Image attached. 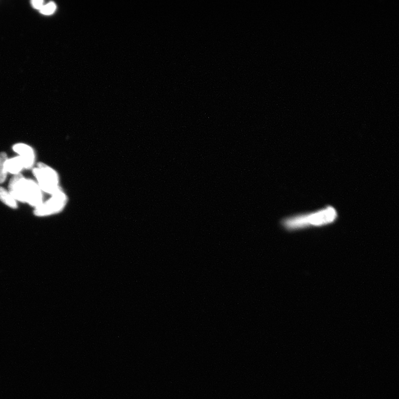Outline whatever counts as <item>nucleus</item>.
<instances>
[{"mask_svg": "<svg viewBox=\"0 0 399 399\" xmlns=\"http://www.w3.org/2000/svg\"><path fill=\"white\" fill-rule=\"evenodd\" d=\"M337 218L336 210L331 206L309 214L294 216L285 219L282 225L289 231L310 226L321 227L335 222Z\"/></svg>", "mask_w": 399, "mask_h": 399, "instance_id": "obj_1", "label": "nucleus"}, {"mask_svg": "<svg viewBox=\"0 0 399 399\" xmlns=\"http://www.w3.org/2000/svg\"><path fill=\"white\" fill-rule=\"evenodd\" d=\"M32 171L42 191L52 195L60 188L57 172L47 164L39 163Z\"/></svg>", "mask_w": 399, "mask_h": 399, "instance_id": "obj_2", "label": "nucleus"}, {"mask_svg": "<svg viewBox=\"0 0 399 399\" xmlns=\"http://www.w3.org/2000/svg\"><path fill=\"white\" fill-rule=\"evenodd\" d=\"M67 203V195L62 189L60 188L52 195L49 200L44 201L43 203L35 208L34 213L38 217H49L61 212Z\"/></svg>", "mask_w": 399, "mask_h": 399, "instance_id": "obj_3", "label": "nucleus"}, {"mask_svg": "<svg viewBox=\"0 0 399 399\" xmlns=\"http://www.w3.org/2000/svg\"><path fill=\"white\" fill-rule=\"evenodd\" d=\"M28 179L21 173L13 175L8 184V191L17 201L26 203Z\"/></svg>", "mask_w": 399, "mask_h": 399, "instance_id": "obj_4", "label": "nucleus"}, {"mask_svg": "<svg viewBox=\"0 0 399 399\" xmlns=\"http://www.w3.org/2000/svg\"><path fill=\"white\" fill-rule=\"evenodd\" d=\"M12 149L22 159L25 170H30L34 167L36 161V154L35 150L32 147L24 143H17L13 145Z\"/></svg>", "mask_w": 399, "mask_h": 399, "instance_id": "obj_5", "label": "nucleus"}, {"mask_svg": "<svg viewBox=\"0 0 399 399\" xmlns=\"http://www.w3.org/2000/svg\"><path fill=\"white\" fill-rule=\"evenodd\" d=\"M43 203V191L37 182L34 180L28 179L27 204L35 209Z\"/></svg>", "mask_w": 399, "mask_h": 399, "instance_id": "obj_6", "label": "nucleus"}, {"mask_svg": "<svg viewBox=\"0 0 399 399\" xmlns=\"http://www.w3.org/2000/svg\"><path fill=\"white\" fill-rule=\"evenodd\" d=\"M5 166L7 172L13 175L19 174L23 170H25L24 164L19 156L8 158Z\"/></svg>", "mask_w": 399, "mask_h": 399, "instance_id": "obj_7", "label": "nucleus"}, {"mask_svg": "<svg viewBox=\"0 0 399 399\" xmlns=\"http://www.w3.org/2000/svg\"><path fill=\"white\" fill-rule=\"evenodd\" d=\"M0 201L11 209H16L18 208L17 201L14 199L10 192L1 186H0Z\"/></svg>", "mask_w": 399, "mask_h": 399, "instance_id": "obj_8", "label": "nucleus"}, {"mask_svg": "<svg viewBox=\"0 0 399 399\" xmlns=\"http://www.w3.org/2000/svg\"><path fill=\"white\" fill-rule=\"evenodd\" d=\"M8 159L6 153H0V184H2L7 179L8 172L6 169V162Z\"/></svg>", "mask_w": 399, "mask_h": 399, "instance_id": "obj_9", "label": "nucleus"}, {"mask_svg": "<svg viewBox=\"0 0 399 399\" xmlns=\"http://www.w3.org/2000/svg\"><path fill=\"white\" fill-rule=\"evenodd\" d=\"M56 10V5L54 2H51L44 5L40 10V12L45 15H50Z\"/></svg>", "mask_w": 399, "mask_h": 399, "instance_id": "obj_10", "label": "nucleus"}, {"mask_svg": "<svg viewBox=\"0 0 399 399\" xmlns=\"http://www.w3.org/2000/svg\"><path fill=\"white\" fill-rule=\"evenodd\" d=\"M44 1H42V0H33L31 1L33 7L35 9H38V10H41L42 7L44 6Z\"/></svg>", "mask_w": 399, "mask_h": 399, "instance_id": "obj_11", "label": "nucleus"}]
</instances>
